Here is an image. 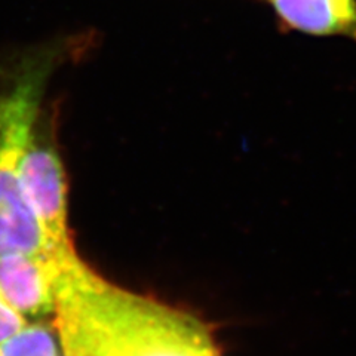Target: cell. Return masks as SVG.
Segmentation results:
<instances>
[{
  "instance_id": "cell-2",
  "label": "cell",
  "mask_w": 356,
  "mask_h": 356,
  "mask_svg": "<svg viewBox=\"0 0 356 356\" xmlns=\"http://www.w3.org/2000/svg\"><path fill=\"white\" fill-rule=\"evenodd\" d=\"M57 60V49H38L22 55L0 76V255L51 251L22 187L19 161Z\"/></svg>"
},
{
  "instance_id": "cell-1",
  "label": "cell",
  "mask_w": 356,
  "mask_h": 356,
  "mask_svg": "<svg viewBox=\"0 0 356 356\" xmlns=\"http://www.w3.org/2000/svg\"><path fill=\"white\" fill-rule=\"evenodd\" d=\"M54 260L63 356H221L196 316L108 282L74 250Z\"/></svg>"
},
{
  "instance_id": "cell-3",
  "label": "cell",
  "mask_w": 356,
  "mask_h": 356,
  "mask_svg": "<svg viewBox=\"0 0 356 356\" xmlns=\"http://www.w3.org/2000/svg\"><path fill=\"white\" fill-rule=\"evenodd\" d=\"M21 183L47 235L51 252L72 250L67 227V187L52 120L43 108L33 125L19 161Z\"/></svg>"
},
{
  "instance_id": "cell-5",
  "label": "cell",
  "mask_w": 356,
  "mask_h": 356,
  "mask_svg": "<svg viewBox=\"0 0 356 356\" xmlns=\"http://www.w3.org/2000/svg\"><path fill=\"white\" fill-rule=\"evenodd\" d=\"M272 5L284 22L300 31L356 38L355 0H272Z\"/></svg>"
},
{
  "instance_id": "cell-4",
  "label": "cell",
  "mask_w": 356,
  "mask_h": 356,
  "mask_svg": "<svg viewBox=\"0 0 356 356\" xmlns=\"http://www.w3.org/2000/svg\"><path fill=\"white\" fill-rule=\"evenodd\" d=\"M0 297L27 321L55 315L52 254L0 255Z\"/></svg>"
},
{
  "instance_id": "cell-6",
  "label": "cell",
  "mask_w": 356,
  "mask_h": 356,
  "mask_svg": "<svg viewBox=\"0 0 356 356\" xmlns=\"http://www.w3.org/2000/svg\"><path fill=\"white\" fill-rule=\"evenodd\" d=\"M58 341L57 330L44 322H35L0 343V356H61Z\"/></svg>"
},
{
  "instance_id": "cell-7",
  "label": "cell",
  "mask_w": 356,
  "mask_h": 356,
  "mask_svg": "<svg viewBox=\"0 0 356 356\" xmlns=\"http://www.w3.org/2000/svg\"><path fill=\"white\" fill-rule=\"evenodd\" d=\"M27 325V319L22 318L17 310H14L0 297V343L14 337L15 334H18Z\"/></svg>"
},
{
  "instance_id": "cell-8",
  "label": "cell",
  "mask_w": 356,
  "mask_h": 356,
  "mask_svg": "<svg viewBox=\"0 0 356 356\" xmlns=\"http://www.w3.org/2000/svg\"><path fill=\"white\" fill-rule=\"evenodd\" d=\"M61 356H63V355H61Z\"/></svg>"
}]
</instances>
